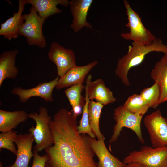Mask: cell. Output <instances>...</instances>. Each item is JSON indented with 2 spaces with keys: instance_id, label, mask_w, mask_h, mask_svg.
Wrapping results in <instances>:
<instances>
[{
  "instance_id": "cell-1",
  "label": "cell",
  "mask_w": 167,
  "mask_h": 167,
  "mask_svg": "<svg viewBox=\"0 0 167 167\" xmlns=\"http://www.w3.org/2000/svg\"><path fill=\"white\" fill-rule=\"evenodd\" d=\"M54 143L44 150L45 167H99L94 157L90 137L78 131L77 119L65 108L59 110L49 123Z\"/></svg>"
},
{
  "instance_id": "cell-2",
  "label": "cell",
  "mask_w": 167,
  "mask_h": 167,
  "mask_svg": "<svg viewBox=\"0 0 167 167\" xmlns=\"http://www.w3.org/2000/svg\"><path fill=\"white\" fill-rule=\"evenodd\" d=\"M161 52L167 54V44L160 38H157L150 45H139L133 42L128 47L127 54L118 59L114 73L126 86L130 85L128 74L129 70L143 61L146 55L152 52Z\"/></svg>"
},
{
  "instance_id": "cell-3",
  "label": "cell",
  "mask_w": 167,
  "mask_h": 167,
  "mask_svg": "<svg viewBox=\"0 0 167 167\" xmlns=\"http://www.w3.org/2000/svg\"><path fill=\"white\" fill-rule=\"evenodd\" d=\"M28 118L33 120L36 126H32L28 130V132L32 134L36 145L33 148L38 152H41L51 146L54 140L49 126V123L52 119L48 111L45 107L39 108V113L28 114Z\"/></svg>"
},
{
  "instance_id": "cell-4",
  "label": "cell",
  "mask_w": 167,
  "mask_h": 167,
  "mask_svg": "<svg viewBox=\"0 0 167 167\" xmlns=\"http://www.w3.org/2000/svg\"><path fill=\"white\" fill-rule=\"evenodd\" d=\"M127 16L128 22L126 26L129 29V32L122 33L121 36L127 40H131L139 45H148L157 39L142 22L139 15L133 10L129 2L123 1Z\"/></svg>"
},
{
  "instance_id": "cell-5",
  "label": "cell",
  "mask_w": 167,
  "mask_h": 167,
  "mask_svg": "<svg viewBox=\"0 0 167 167\" xmlns=\"http://www.w3.org/2000/svg\"><path fill=\"white\" fill-rule=\"evenodd\" d=\"M22 17L24 22L19 29V35L25 37L28 44L30 46L45 48L47 43L42 28L46 19L40 17L32 6L30 8L29 13L23 15Z\"/></svg>"
},
{
  "instance_id": "cell-6",
  "label": "cell",
  "mask_w": 167,
  "mask_h": 167,
  "mask_svg": "<svg viewBox=\"0 0 167 167\" xmlns=\"http://www.w3.org/2000/svg\"><path fill=\"white\" fill-rule=\"evenodd\" d=\"M123 162H134L141 167H167V146L155 148L147 146L130 152Z\"/></svg>"
},
{
  "instance_id": "cell-7",
  "label": "cell",
  "mask_w": 167,
  "mask_h": 167,
  "mask_svg": "<svg viewBox=\"0 0 167 167\" xmlns=\"http://www.w3.org/2000/svg\"><path fill=\"white\" fill-rule=\"evenodd\" d=\"M143 116L132 113L123 106H118L114 109L113 118L116 122L113 133L109 143H111L118 140L123 127L130 129L136 135L139 142L143 144L144 140L142 135L141 122Z\"/></svg>"
},
{
  "instance_id": "cell-8",
  "label": "cell",
  "mask_w": 167,
  "mask_h": 167,
  "mask_svg": "<svg viewBox=\"0 0 167 167\" xmlns=\"http://www.w3.org/2000/svg\"><path fill=\"white\" fill-rule=\"evenodd\" d=\"M143 122L152 147L158 148L167 146V118L162 116L160 109L146 116Z\"/></svg>"
},
{
  "instance_id": "cell-9",
  "label": "cell",
  "mask_w": 167,
  "mask_h": 167,
  "mask_svg": "<svg viewBox=\"0 0 167 167\" xmlns=\"http://www.w3.org/2000/svg\"><path fill=\"white\" fill-rule=\"evenodd\" d=\"M48 56L50 60L55 65L59 78L77 66L74 52L71 49L65 48L56 42L51 44Z\"/></svg>"
},
{
  "instance_id": "cell-10",
  "label": "cell",
  "mask_w": 167,
  "mask_h": 167,
  "mask_svg": "<svg viewBox=\"0 0 167 167\" xmlns=\"http://www.w3.org/2000/svg\"><path fill=\"white\" fill-rule=\"evenodd\" d=\"M59 79V77L57 76L52 80L40 83L36 87L24 89L19 86L15 87L11 91V93L17 96L20 101L23 103L33 97H40L47 102H52L53 101L52 93Z\"/></svg>"
},
{
  "instance_id": "cell-11",
  "label": "cell",
  "mask_w": 167,
  "mask_h": 167,
  "mask_svg": "<svg viewBox=\"0 0 167 167\" xmlns=\"http://www.w3.org/2000/svg\"><path fill=\"white\" fill-rule=\"evenodd\" d=\"M92 76L90 74L86 79L84 88L87 91L90 101L95 100L104 105L116 101L113 92L106 86L102 79L99 78L92 81Z\"/></svg>"
},
{
  "instance_id": "cell-12",
  "label": "cell",
  "mask_w": 167,
  "mask_h": 167,
  "mask_svg": "<svg viewBox=\"0 0 167 167\" xmlns=\"http://www.w3.org/2000/svg\"><path fill=\"white\" fill-rule=\"evenodd\" d=\"M34 141L33 135L30 133L17 135L15 142L17 148L16 160L12 165L6 167H28L33 156L32 148Z\"/></svg>"
},
{
  "instance_id": "cell-13",
  "label": "cell",
  "mask_w": 167,
  "mask_h": 167,
  "mask_svg": "<svg viewBox=\"0 0 167 167\" xmlns=\"http://www.w3.org/2000/svg\"><path fill=\"white\" fill-rule=\"evenodd\" d=\"M93 1L92 0H72L70 1V12L73 17L71 27L76 33L84 27L93 30L91 24L87 20V16Z\"/></svg>"
},
{
  "instance_id": "cell-14",
  "label": "cell",
  "mask_w": 167,
  "mask_h": 167,
  "mask_svg": "<svg viewBox=\"0 0 167 167\" xmlns=\"http://www.w3.org/2000/svg\"><path fill=\"white\" fill-rule=\"evenodd\" d=\"M95 60L83 66H76L59 78L55 88L59 90L79 84H83L91 70L98 64Z\"/></svg>"
},
{
  "instance_id": "cell-15",
  "label": "cell",
  "mask_w": 167,
  "mask_h": 167,
  "mask_svg": "<svg viewBox=\"0 0 167 167\" xmlns=\"http://www.w3.org/2000/svg\"><path fill=\"white\" fill-rule=\"evenodd\" d=\"M18 2L17 12L0 25V35L9 41L18 38L19 29L24 21L22 13L27 0H19Z\"/></svg>"
},
{
  "instance_id": "cell-16",
  "label": "cell",
  "mask_w": 167,
  "mask_h": 167,
  "mask_svg": "<svg viewBox=\"0 0 167 167\" xmlns=\"http://www.w3.org/2000/svg\"><path fill=\"white\" fill-rule=\"evenodd\" d=\"M105 139L90 138L91 146L98 159L99 167H122L126 164L112 155L106 148Z\"/></svg>"
},
{
  "instance_id": "cell-17",
  "label": "cell",
  "mask_w": 167,
  "mask_h": 167,
  "mask_svg": "<svg viewBox=\"0 0 167 167\" xmlns=\"http://www.w3.org/2000/svg\"><path fill=\"white\" fill-rule=\"evenodd\" d=\"M17 49L6 51L0 55V87L6 79H14L17 76L19 70L15 66Z\"/></svg>"
},
{
  "instance_id": "cell-18",
  "label": "cell",
  "mask_w": 167,
  "mask_h": 167,
  "mask_svg": "<svg viewBox=\"0 0 167 167\" xmlns=\"http://www.w3.org/2000/svg\"><path fill=\"white\" fill-rule=\"evenodd\" d=\"M70 3L68 0H27V4L31 5L39 15L45 19L53 15L62 12V10L57 7L58 5L67 7Z\"/></svg>"
},
{
  "instance_id": "cell-19",
  "label": "cell",
  "mask_w": 167,
  "mask_h": 167,
  "mask_svg": "<svg viewBox=\"0 0 167 167\" xmlns=\"http://www.w3.org/2000/svg\"><path fill=\"white\" fill-rule=\"evenodd\" d=\"M28 114L23 110L7 111L0 109V131L5 133L13 130L26 121Z\"/></svg>"
},
{
  "instance_id": "cell-20",
  "label": "cell",
  "mask_w": 167,
  "mask_h": 167,
  "mask_svg": "<svg viewBox=\"0 0 167 167\" xmlns=\"http://www.w3.org/2000/svg\"><path fill=\"white\" fill-rule=\"evenodd\" d=\"M151 77L155 82L158 83L161 89L159 104L167 101V54H164L157 62L152 69Z\"/></svg>"
},
{
  "instance_id": "cell-21",
  "label": "cell",
  "mask_w": 167,
  "mask_h": 167,
  "mask_svg": "<svg viewBox=\"0 0 167 167\" xmlns=\"http://www.w3.org/2000/svg\"><path fill=\"white\" fill-rule=\"evenodd\" d=\"M85 88L83 84L81 83L70 87L64 91L72 109L73 115L76 119L82 113V107L85 103V100L81 95Z\"/></svg>"
},
{
  "instance_id": "cell-22",
  "label": "cell",
  "mask_w": 167,
  "mask_h": 167,
  "mask_svg": "<svg viewBox=\"0 0 167 167\" xmlns=\"http://www.w3.org/2000/svg\"><path fill=\"white\" fill-rule=\"evenodd\" d=\"M104 105L102 104L90 101L88 105V112L90 126L92 131L97 139H105L99 127V121L102 109Z\"/></svg>"
},
{
  "instance_id": "cell-23",
  "label": "cell",
  "mask_w": 167,
  "mask_h": 167,
  "mask_svg": "<svg viewBox=\"0 0 167 167\" xmlns=\"http://www.w3.org/2000/svg\"><path fill=\"white\" fill-rule=\"evenodd\" d=\"M123 106L130 112L142 116L149 108L147 102L141 96L136 94L129 96Z\"/></svg>"
},
{
  "instance_id": "cell-24",
  "label": "cell",
  "mask_w": 167,
  "mask_h": 167,
  "mask_svg": "<svg viewBox=\"0 0 167 167\" xmlns=\"http://www.w3.org/2000/svg\"><path fill=\"white\" fill-rule=\"evenodd\" d=\"M140 95L147 102L149 108L156 109L160 104L161 87L158 83L155 82L152 86L144 88Z\"/></svg>"
},
{
  "instance_id": "cell-25",
  "label": "cell",
  "mask_w": 167,
  "mask_h": 167,
  "mask_svg": "<svg viewBox=\"0 0 167 167\" xmlns=\"http://www.w3.org/2000/svg\"><path fill=\"white\" fill-rule=\"evenodd\" d=\"M85 90V103L83 106L82 118L77 127L78 131L80 134H87L91 138H94L96 136L91 130L88 119V108L90 100L87 90L86 89Z\"/></svg>"
},
{
  "instance_id": "cell-26",
  "label": "cell",
  "mask_w": 167,
  "mask_h": 167,
  "mask_svg": "<svg viewBox=\"0 0 167 167\" xmlns=\"http://www.w3.org/2000/svg\"><path fill=\"white\" fill-rule=\"evenodd\" d=\"M17 132L13 130L0 134V148L7 149L16 156L17 148L14 144Z\"/></svg>"
},
{
  "instance_id": "cell-27",
  "label": "cell",
  "mask_w": 167,
  "mask_h": 167,
  "mask_svg": "<svg viewBox=\"0 0 167 167\" xmlns=\"http://www.w3.org/2000/svg\"><path fill=\"white\" fill-rule=\"evenodd\" d=\"M33 152V159L32 167H45L47 159V155L41 156L36 150H34Z\"/></svg>"
},
{
  "instance_id": "cell-28",
  "label": "cell",
  "mask_w": 167,
  "mask_h": 167,
  "mask_svg": "<svg viewBox=\"0 0 167 167\" xmlns=\"http://www.w3.org/2000/svg\"><path fill=\"white\" fill-rule=\"evenodd\" d=\"M122 167H141L140 165L136 163L131 162L126 164Z\"/></svg>"
}]
</instances>
